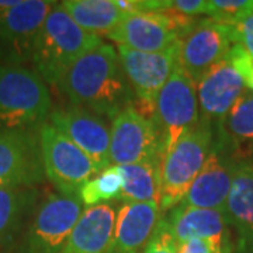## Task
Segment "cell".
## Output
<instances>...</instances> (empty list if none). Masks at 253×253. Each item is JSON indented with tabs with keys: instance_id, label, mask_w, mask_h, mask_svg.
<instances>
[{
	"instance_id": "29",
	"label": "cell",
	"mask_w": 253,
	"mask_h": 253,
	"mask_svg": "<svg viewBox=\"0 0 253 253\" xmlns=\"http://www.w3.org/2000/svg\"><path fill=\"white\" fill-rule=\"evenodd\" d=\"M172 10L186 17L200 18L207 14V0H174Z\"/></svg>"
},
{
	"instance_id": "10",
	"label": "cell",
	"mask_w": 253,
	"mask_h": 253,
	"mask_svg": "<svg viewBox=\"0 0 253 253\" xmlns=\"http://www.w3.org/2000/svg\"><path fill=\"white\" fill-rule=\"evenodd\" d=\"M126 78L135 96V107L148 118L154 113L156 97L179 63L177 44L163 52H141L117 45Z\"/></svg>"
},
{
	"instance_id": "3",
	"label": "cell",
	"mask_w": 253,
	"mask_h": 253,
	"mask_svg": "<svg viewBox=\"0 0 253 253\" xmlns=\"http://www.w3.org/2000/svg\"><path fill=\"white\" fill-rule=\"evenodd\" d=\"M52 110L48 86L34 69L0 65V132L40 129Z\"/></svg>"
},
{
	"instance_id": "9",
	"label": "cell",
	"mask_w": 253,
	"mask_h": 253,
	"mask_svg": "<svg viewBox=\"0 0 253 253\" xmlns=\"http://www.w3.org/2000/svg\"><path fill=\"white\" fill-rule=\"evenodd\" d=\"M55 4L49 0H20L0 16V65L31 63L37 37Z\"/></svg>"
},
{
	"instance_id": "20",
	"label": "cell",
	"mask_w": 253,
	"mask_h": 253,
	"mask_svg": "<svg viewBox=\"0 0 253 253\" xmlns=\"http://www.w3.org/2000/svg\"><path fill=\"white\" fill-rule=\"evenodd\" d=\"M38 187H0V253H11L41 203Z\"/></svg>"
},
{
	"instance_id": "1",
	"label": "cell",
	"mask_w": 253,
	"mask_h": 253,
	"mask_svg": "<svg viewBox=\"0 0 253 253\" xmlns=\"http://www.w3.org/2000/svg\"><path fill=\"white\" fill-rule=\"evenodd\" d=\"M56 87L69 106L89 110L104 120H114L135 104L117 49L103 42L79 58L58 82Z\"/></svg>"
},
{
	"instance_id": "25",
	"label": "cell",
	"mask_w": 253,
	"mask_h": 253,
	"mask_svg": "<svg viewBox=\"0 0 253 253\" xmlns=\"http://www.w3.org/2000/svg\"><path fill=\"white\" fill-rule=\"evenodd\" d=\"M123 176L118 166H110L94 179H90L79 191L82 204L87 208L106 204V201L120 199L123 191Z\"/></svg>"
},
{
	"instance_id": "24",
	"label": "cell",
	"mask_w": 253,
	"mask_h": 253,
	"mask_svg": "<svg viewBox=\"0 0 253 253\" xmlns=\"http://www.w3.org/2000/svg\"><path fill=\"white\" fill-rule=\"evenodd\" d=\"M214 134L229 145L236 154L253 151V91H245Z\"/></svg>"
},
{
	"instance_id": "28",
	"label": "cell",
	"mask_w": 253,
	"mask_h": 253,
	"mask_svg": "<svg viewBox=\"0 0 253 253\" xmlns=\"http://www.w3.org/2000/svg\"><path fill=\"white\" fill-rule=\"evenodd\" d=\"M235 44H241L253 62V13L234 26Z\"/></svg>"
},
{
	"instance_id": "6",
	"label": "cell",
	"mask_w": 253,
	"mask_h": 253,
	"mask_svg": "<svg viewBox=\"0 0 253 253\" xmlns=\"http://www.w3.org/2000/svg\"><path fill=\"white\" fill-rule=\"evenodd\" d=\"M151 120L159 134L165 154L183 134L200 124L197 84L179 63L159 91Z\"/></svg>"
},
{
	"instance_id": "14",
	"label": "cell",
	"mask_w": 253,
	"mask_h": 253,
	"mask_svg": "<svg viewBox=\"0 0 253 253\" xmlns=\"http://www.w3.org/2000/svg\"><path fill=\"white\" fill-rule=\"evenodd\" d=\"M45 180L40 129L0 132V187H37Z\"/></svg>"
},
{
	"instance_id": "11",
	"label": "cell",
	"mask_w": 253,
	"mask_h": 253,
	"mask_svg": "<svg viewBox=\"0 0 253 253\" xmlns=\"http://www.w3.org/2000/svg\"><path fill=\"white\" fill-rule=\"evenodd\" d=\"M163 156L165 151L155 124L135 104L123 110L111 121L110 161L113 166L163 162Z\"/></svg>"
},
{
	"instance_id": "30",
	"label": "cell",
	"mask_w": 253,
	"mask_h": 253,
	"mask_svg": "<svg viewBox=\"0 0 253 253\" xmlns=\"http://www.w3.org/2000/svg\"><path fill=\"white\" fill-rule=\"evenodd\" d=\"M179 253H217V251L207 241L194 238L179 245Z\"/></svg>"
},
{
	"instance_id": "5",
	"label": "cell",
	"mask_w": 253,
	"mask_h": 253,
	"mask_svg": "<svg viewBox=\"0 0 253 253\" xmlns=\"http://www.w3.org/2000/svg\"><path fill=\"white\" fill-rule=\"evenodd\" d=\"M82 212L79 197L48 194L41 200L11 253H61Z\"/></svg>"
},
{
	"instance_id": "12",
	"label": "cell",
	"mask_w": 253,
	"mask_h": 253,
	"mask_svg": "<svg viewBox=\"0 0 253 253\" xmlns=\"http://www.w3.org/2000/svg\"><path fill=\"white\" fill-rule=\"evenodd\" d=\"M234 44V26L201 17L177 41L179 66L197 84L212 66L226 59Z\"/></svg>"
},
{
	"instance_id": "31",
	"label": "cell",
	"mask_w": 253,
	"mask_h": 253,
	"mask_svg": "<svg viewBox=\"0 0 253 253\" xmlns=\"http://www.w3.org/2000/svg\"><path fill=\"white\" fill-rule=\"evenodd\" d=\"M18 1L20 0H0V16L11 7H14L16 4H18Z\"/></svg>"
},
{
	"instance_id": "7",
	"label": "cell",
	"mask_w": 253,
	"mask_h": 253,
	"mask_svg": "<svg viewBox=\"0 0 253 253\" xmlns=\"http://www.w3.org/2000/svg\"><path fill=\"white\" fill-rule=\"evenodd\" d=\"M40 139L46 180L58 194L79 197L82 187L99 174L93 161L48 121L40 128Z\"/></svg>"
},
{
	"instance_id": "4",
	"label": "cell",
	"mask_w": 253,
	"mask_h": 253,
	"mask_svg": "<svg viewBox=\"0 0 253 253\" xmlns=\"http://www.w3.org/2000/svg\"><path fill=\"white\" fill-rule=\"evenodd\" d=\"M214 139V128L200 121L166 151L162 162V214L180 204L207 161Z\"/></svg>"
},
{
	"instance_id": "18",
	"label": "cell",
	"mask_w": 253,
	"mask_h": 253,
	"mask_svg": "<svg viewBox=\"0 0 253 253\" xmlns=\"http://www.w3.org/2000/svg\"><path fill=\"white\" fill-rule=\"evenodd\" d=\"M162 217L156 203H124L107 253H141Z\"/></svg>"
},
{
	"instance_id": "23",
	"label": "cell",
	"mask_w": 253,
	"mask_h": 253,
	"mask_svg": "<svg viewBox=\"0 0 253 253\" xmlns=\"http://www.w3.org/2000/svg\"><path fill=\"white\" fill-rule=\"evenodd\" d=\"M123 176L120 200L124 203H156L161 201L162 162H142L118 166Z\"/></svg>"
},
{
	"instance_id": "19",
	"label": "cell",
	"mask_w": 253,
	"mask_h": 253,
	"mask_svg": "<svg viewBox=\"0 0 253 253\" xmlns=\"http://www.w3.org/2000/svg\"><path fill=\"white\" fill-rule=\"evenodd\" d=\"M225 214L236 231V253H253V159L242 158L235 169Z\"/></svg>"
},
{
	"instance_id": "15",
	"label": "cell",
	"mask_w": 253,
	"mask_h": 253,
	"mask_svg": "<svg viewBox=\"0 0 253 253\" xmlns=\"http://www.w3.org/2000/svg\"><path fill=\"white\" fill-rule=\"evenodd\" d=\"M63 135L78 145L90 158L99 174L111 166L110 161V138L111 126L107 120L101 118L89 110L65 106L54 109L48 118Z\"/></svg>"
},
{
	"instance_id": "27",
	"label": "cell",
	"mask_w": 253,
	"mask_h": 253,
	"mask_svg": "<svg viewBox=\"0 0 253 253\" xmlns=\"http://www.w3.org/2000/svg\"><path fill=\"white\" fill-rule=\"evenodd\" d=\"M141 253H179V246L174 241L172 229L163 215Z\"/></svg>"
},
{
	"instance_id": "16",
	"label": "cell",
	"mask_w": 253,
	"mask_h": 253,
	"mask_svg": "<svg viewBox=\"0 0 253 253\" xmlns=\"http://www.w3.org/2000/svg\"><path fill=\"white\" fill-rule=\"evenodd\" d=\"M248 90L244 76L226 58L197 82L200 120L214 129Z\"/></svg>"
},
{
	"instance_id": "21",
	"label": "cell",
	"mask_w": 253,
	"mask_h": 253,
	"mask_svg": "<svg viewBox=\"0 0 253 253\" xmlns=\"http://www.w3.org/2000/svg\"><path fill=\"white\" fill-rule=\"evenodd\" d=\"M117 221V210L110 204L84 208L61 253H107Z\"/></svg>"
},
{
	"instance_id": "8",
	"label": "cell",
	"mask_w": 253,
	"mask_h": 253,
	"mask_svg": "<svg viewBox=\"0 0 253 253\" xmlns=\"http://www.w3.org/2000/svg\"><path fill=\"white\" fill-rule=\"evenodd\" d=\"M200 18L181 16L172 9L161 13L132 11L106 37L117 45L135 51L163 52L176 45Z\"/></svg>"
},
{
	"instance_id": "2",
	"label": "cell",
	"mask_w": 253,
	"mask_h": 253,
	"mask_svg": "<svg viewBox=\"0 0 253 253\" xmlns=\"http://www.w3.org/2000/svg\"><path fill=\"white\" fill-rule=\"evenodd\" d=\"M103 42L101 36L78 26L56 3L37 37L31 63L45 83L56 86L73 63Z\"/></svg>"
},
{
	"instance_id": "22",
	"label": "cell",
	"mask_w": 253,
	"mask_h": 253,
	"mask_svg": "<svg viewBox=\"0 0 253 253\" xmlns=\"http://www.w3.org/2000/svg\"><path fill=\"white\" fill-rule=\"evenodd\" d=\"M61 6L78 26L97 36H107L129 13L120 0H66Z\"/></svg>"
},
{
	"instance_id": "32",
	"label": "cell",
	"mask_w": 253,
	"mask_h": 253,
	"mask_svg": "<svg viewBox=\"0 0 253 253\" xmlns=\"http://www.w3.org/2000/svg\"><path fill=\"white\" fill-rule=\"evenodd\" d=\"M246 86H248V89H251L253 91V71L248 76V79H246Z\"/></svg>"
},
{
	"instance_id": "17",
	"label": "cell",
	"mask_w": 253,
	"mask_h": 253,
	"mask_svg": "<svg viewBox=\"0 0 253 253\" xmlns=\"http://www.w3.org/2000/svg\"><path fill=\"white\" fill-rule=\"evenodd\" d=\"M162 215L170 226L177 246L197 238L212 245L217 253L235 251L225 211L176 206Z\"/></svg>"
},
{
	"instance_id": "26",
	"label": "cell",
	"mask_w": 253,
	"mask_h": 253,
	"mask_svg": "<svg viewBox=\"0 0 253 253\" xmlns=\"http://www.w3.org/2000/svg\"><path fill=\"white\" fill-rule=\"evenodd\" d=\"M252 13L253 0H207V18L224 26H236Z\"/></svg>"
},
{
	"instance_id": "13",
	"label": "cell",
	"mask_w": 253,
	"mask_h": 253,
	"mask_svg": "<svg viewBox=\"0 0 253 253\" xmlns=\"http://www.w3.org/2000/svg\"><path fill=\"white\" fill-rule=\"evenodd\" d=\"M241 159L229 145L214 134L207 161L177 206L225 211L236 165Z\"/></svg>"
}]
</instances>
